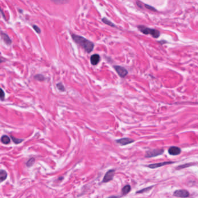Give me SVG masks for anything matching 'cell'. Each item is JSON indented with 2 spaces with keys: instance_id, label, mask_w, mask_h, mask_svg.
<instances>
[{
  "instance_id": "obj_9",
  "label": "cell",
  "mask_w": 198,
  "mask_h": 198,
  "mask_svg": "<svg viewBox=\"0 0 198 198\" xmlns=\"http://www.w3.org/2000/svg\"><path fill=\"white\" fill-rule=\"evenodd\" d=\"M173 164V162H161V163L149 165L148 166V167L150 168H152V169H155V168H158L162 167V166H163L165 165H169V164Z\"/></svg>"
},
{
  "instance_id": "obj_4",
  "label": "cell",
  "mask_w": 198,
  "mask_h": 198,
  "mask_svg": "<svg viewBox=\"0 0 198 198\" xmlns=\"http://www.w3.org/2000/svg\"><path fill=\"white\" fill-rule=\"evenodd\" d=\"M114 68L115 69V70L116 71L119 75L122 78L125 77L128 74L127 70L123 67L119 66H115Z\"/></svg>"
},
{
  "instance_id": "obj_14",
  "label": "cell",
  "mask_w": 198,
  "mask_h": 198,
  "mask_svg": "<svg viewBox=\"0 0 198 198\" xmlns=\"http://www.w3.org/2000/svg\"><path fill=\"white\" fill-rule=\"evenodd\" d=\"M130 190H131V187L129 185L126 186L122 190V193L123 195H126L130 191Z\"/></svg>"
},
{
  "instance_id": "obj_3",
  "label": "cell",
  "mask_w": 198,
  "mask_h": 198,
  "mask_svg": "<svg viewBox=\"0 0 198 198\" xmlns=\"http://www.w3.org/2000/svg\"><path fill=\"white\" fill-rule=\"evenodd\" d=\"M164 152L163 150H154L149 151L147 152L145 157L147 158H152L162 155Z\"/></svg>"
},
{
  "instance_id": "obj_21",
  "label": "cell",
  "mask_w": 198,
  "mask_h": 198,
  "mask_svg": "<svg viewBox=\"0 0 198 198\" xmlns=\"http://www.w3.org/2000/svg\"><path fill=\"white\" fill-rule=\"evenodd\" d=\"M0 97H1V100H4L5 93H4V92L3 91V90L2 89H1V95H0Z\"/></svg>"
},
{
  "instance_id": "obj_13",
  "label": "cell",
  "mask_w": 198,
  "mask_h": 198,
  "mask_svg": "<svg viewBox=\"0 0 198 198\" xmlns=\"http://www.w3.org/2000/svg\"><path fill=\"white\" fill-rule=\"evenodd\" d=\"M7 177V173L5 170H1L0 172V180L1 181H4L5 180H6Z\"/></svg>"
},
{
  "instance_id": "obj_17",
  "label": "cell",
  "mask_w": 198,
  "mask_h": 198,
  "mask_svg": "<svg viewBox=\"0 0 198 198\" xmlns=\"http://www.w3.org/2000/svg\"><path fill=\"white\" fill-rule=\"evenodd\" d=\"M11 139L12 140V141L16 144H20V143H22L23 141V139H17V138H16L13 136H11Z\"/></svg>"
},
{
  "instance_id": "obj_1",
  "label": "cell",
  "mask_w": 198,
  "mask_h": 198,
  "mask_svg": "<svg viewBox=\"0 0 198 198\" xmlns=\"http://www.w3.org/2000/svg\"><path fill=\"white\" fill-rule=\"evenodd\" d=\"M74 41L83 48L87 53H91L94 48V44L86 38L76 34L72 35Z\"/></svg>"
},
{
  "instance_id": "obj_8",
  "label": "cell",
  "mask_w": 198,
  "mask_h": 198,
  "mask_svg": "<svg viewBox=\"0 0 198 198\" xmlns=\"http://www.w3.org/2000/svg\"><path fill=\"white\" fill-rule=\"evenodd\" d=\"M169 153L172 155H177L181 153V149L177 147H172L169 150Z\"/></svg>"
},
{
  "instance_id": "obj_5",
  "label": "cell",
  "mask_w": 198,
  "mask_h": 198,
  "mask_svg": "<svg viewBox=\"0 0 198 198\" xmlns=\"http://www.w3.org/2000/svg\"><path fill=\"white\" fill-rule=\"evenodd\" d=\"M174 195L177 197L185 198L188 197L190 195V194L187 191L185 190H181L176 191L174 192Z\"/></svg>"
},
{
  "instance_id": "obj_23",
  "label": "cell",
  "mask_w": 198,
  "mask_h": 198,
  "mask_svg": "<svg viewBox=\"0 0 198 198\" xmlns=\"http://www.w3.org/2000/svg\"><path fill=\"white\" fill-rule=\"evenodd\" d=\"M119 198V197H117V196H112V197H110L109 198Z\"/></svg>"
},
{
  "instance_id": "obj_7",
  "label": "cell",
  "mask_w": 198,
  "mask_h": 198,
  "mask_svg": "<svg viewBox=\"0 0 198 198\" xmlns=\"http://www.w3.org/2000/svg\"><path fill=\"white\" fill-rule=\"evenodd\" d=\"M134 141V140L131 139L130 138H123V139L116 140V143L122 146H126L127 144H130L133 143Z\"/></svg>"
},
{
  "instance_id": "obj_22",
  "label": "cell",
  "mask_w": 198,
  "mask_h": 198,
  "mask_svg": "<svg viewBox=\"0 0 198 198\" xmlns=\"http://www.w3.org/2000/svg\"><path fill=\"white\" fill-rule=\"evenodd\" d=\"M145 6L147 8V9H150V10H153V11H156V9H155L154 8H153L152 6H149V5H145Z\"/></svg>"
},
{
  "instance_id": "obj_15",
  "label": "cell",
  "mask_w": 198,
  "mask_h": 198,
  "mask_svg": "<svg viewBox=\"0 0 198 198\" xmlns=\"http://www.w3.org/2000/svg\"><path fill=\"white\" fill-rule=\"evenodd\" d=\"M102 21L106 24L108 25V26H112V27H115V25L110 21H109L108 19L106 18H103L102 19Z\"/></svg>"
},
{
  "instance_id": "obj_20",
  "label": "cell",
  "mask_w": 198,
  "mask_h": 198,
  "mask_svg": "<svg viewBox=\"0 0 198 198\" xmlns=\"http://www.w3.org/2000/svg\"><path fill=\"white\" fill-rule=\"evenodd\" d=\"M33 27L34 28V30L35 31V32L38 34H40L41 32V30L40 28L37 26H35V25H33Z\"/></svg>"
},
{
  "instance_id": "obj_12",
  "label": "cell",
  "mask_w": 198,
  "mask_h": 198,
  "mask_svg": "<svg viewBox=\"0 0 198 198\" xmlns=\"http://www.w3.org/2000/svg\"><path fill=\"white\" fill-rule=\"evenodd\" d=\"M1 141L4 144H8L10 142V139L6 135H3L1 137Z\"/></svg>"
},
{
  "instance_id": "obj_11",
  "label": "cell",
  "mask_w": 198,
  "mask_h": 198,
  "mask_svg": "<svg viewBox=\"0 0 198 198\" xmlns=\"http://www.w3.org/2000/svg\"><path fill=\"white\" fill-rule=\"evenodd\" d=\"M1 37L3 40V41L6 43L7 45H10L12 43V40L9 38V37L5 33H3V32H1Z\"/></svg>"
},
{
  "instance_id": "obj_16",
  "label": "cell",
  "mask_w": 198,
  "mask_h": 198,
  "mask_svg": "<svg viewBox=\"0 0 198 198\" xmlns=\"http://www.w3.org/2000/svg\"><path fill=\"white\" fill-rule=\"evenodd\" d=\"M34 78L39 81H43L45 80V77L41 74H37L34 76Z\"/></svg>"
},
{
  "instance_id": "obj_6",
  "label": "cell",
  "mask_w": 198,
  "mask_h": 198,
  "mask_svg": "<svg viewBox=\"0 0 198 198\" xmlns=\"http://www.w3.org/2000/svg\"><path fill=\"white\" fill-rule=\"evenodd\" d=\"M115 173V172L114 170H110L109 172H108L106 173V175L104 178L103 182L104 183H108V182L111 181L114 177Z\"/></svg>"
},
{
  "instance_id": "obj_18",
  "label": "cell",
  "mask_w": 198,
  "mask_h": 198,
  "mask_svg": "<svg viewBox=\"0 0 198 198\" xmlns=\"http://www.w3.org/2000/svg\"><path fill=\"white\" fill-rule=\"evenodd\" d=\"M56 86H57V88H58L59 90H60V91H62V92H64V91L65 90V89L64 86H63V84H62V83H60V82L57 83V84H56Z\"/></svg>"
},
{
  "instance_id": "obj_10",
  "label": "cell",
  "mask_w": 198,
  "mask_h": 198,
  "mask_svg": "<svg viewBox=\"0 0 198 198\" xmlns=\"http://www.w3.org/2000/svg\"><path fill=\"white\" fill-rule=\"evenodd\" d=\"M90 61H91V64L94 66L98 64V63L100 61V56L98 54H94V55H92L91 56Z\"/></svg>"
},
{
  "instance_id": "obj_2",
  "label": "cell",
  "mask_w": 198,
  "mask_h": 198,
  "mask_svg": "<svg viewBox=\"0 0 198 198\" xmlns=\"http://www.w3.org/2000/svg\"><path fill=\"white\" fill-rule=\"evenodd\" d=\"M138 28L142 33L145 34H151L154 38H158L160 35L159 31L155 29L149 28L144 27L143 26H138Z\"/></svg>"
},
{
  "instance_id": "obj_19",
  "label": "cell",
  "mask_w": 198,
  "mask_h": 198,
  "mask_svg": "<svg viewBox=\"0 0 198 198\" xmlns=\"http://www.w3.org/2000/svg\"><path fill=\"white\" fill-rule=\"evenodd\" d=\"M34 162H35L34 158H30V159L28 161V162H27V166H28V167L31 166L34 164Z\"/></svg>"
}]
</instances>
